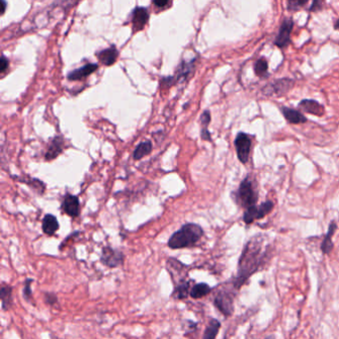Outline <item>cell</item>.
Returning a JSON list of instances; mask_svg holds the SVG:
<instances>
[{
	"instance_id": "obj_1",
	"label": "cell",
	"mask_w": 339,
	"mask_h": 339,
	"mask_svg": "<svg viewBox=\"0 0 339 339\" xmlns=\"http://www.w3.org/2000/svg\"><path fill=\"white\" fill-rule=\"evenodd\" d=\"M266 254L267 250H263L262 236H256L246 244L238 262V272L234 282V287L237 290L259 270Z\"/></svg>"
},
{
	"instance_id": "obj_2",
	"label": "cell",
	"mask_w": 339,
	"mask_h": 339,
	"mask_svg": "<svg viewBox=\"0 0 339 339\" xmlns=\"http://www.w3.org/2000/svg\"><path fill=\"white\" fill-rule=\"evenodd\" d=\"M204 235L202 227L195 223H187L174 232L168 240V248L172 250L185 249L197 244Z\"/></svg>"
},
{
	"instance_id": "obj_3",
	"label": "cell",
	"mask_w": 339,
	"mask_h": 339,
	"mask_svg": "<svg viewBox=\"0 0 339 339\" xmlns=\"http://www.w3.org/2000/svg\"><path fill=\"white\" fill-rule=\"evenodd\" d=\"M258 199L259 193L256 190L251 177L248 176L241 182L239 186L237 191V201L247 210L251 207L256 206Z\"/></svg>"
},
{
	"instance_id": "obj_4",
	"label": "cell",
	"mask_w": 339,
	"mask_h": 339,
	"mask_svg": "<svg viewBox=\"0 0 339 339\" xmlns=\"http://www.w3.org/2000/svg\"><path fill=\"white\" fill-rule=\"evenodd\" d=\"M294 85L292 79H277L263 87L262 92L268 97H281L287 93Z\"/></svg>"
},
{
	"instance_id": "obj_5",
	"label": "cell",
	"mask_w": 339,
	"mask_h": 339,
	"mask_svg": "<svg viewBox=\"0 0 339 339\" xmlns=\"http://www.w3.org/2000/svg\"><path fill=\"white\" fill-rule=\"evenodd\" d=\"M237 156L242 163H247L249 161L251 147H252V139L251 137L245 133H239L234 141Z\"/></svg>"
},
{
	"instance_id": "obj_6",
	"label": "cell",
	"mask_w": 339,
	"mask_h": 339,
	"mask_svg": "<svg viewBox=\"0 0 339 339\" xmlns=\"http://www.w3.org/2000/svg\"><path fill=\"white\" fill-rule=\"evenodd\" d=\"M274 209V203L272 201H267L261 204L259 207L254 206L247 209L244 213L243 220L246 224H252L256 220H260L267 216Z\"/></svg>"
},
{
	"instance_id": "obj_7",
	"label": "cell",
	"mask_w": 339,
	"mask_h": 339,
	"mask_svg": "<svg viewBox=\"0 0 339 339\" xmlns=\"http://www.w3.org/2000/svg\"><path fill=\"white\" fill-rule=\"evenodd\" d=\"M214 305L225 316H231L234 312V295L229 291L222 290L216 294Z\"/></svg>"
},
{
	"instance_id": "obj_8",
	"label": "cell",
	"mask_w": 339,
	"mask_h": 339,
	"mask_svg": "<svg viewBox=\"0 0 339 339\" xmlns=\"http://www.w3.org/2000/svg\"><path fill=\"white\" fill-rule=\"evenodd\" d=\"M101 262L108 268L115 269L122 266L124 261V255L122 251L112 249L111 247H104L101 254Z\"/></svg>"
},
{
	"instance_id": "obj_9",
	"label": "cell",
	"mask_w": 339,
	"mask_h": 339,
	"mask_svg": "<svg viewBox=\"0 0 339 339\" xmlns=\"http://www.w3.org/2000/svg\"><path fill=\"white\" fill-rule=\"evenodd\" d=\"M293 29V21L287 18L281 22L277 36L276 37L275 44L279 48H285L291 43V34Z\"/></svg>"
},
{
	"instance_id": "obj_10",
	"label": "cell",
	"mask_w": 339,
	"mask_h": 339,
	"mask_svg": "<svg viewBox=\"0 0 339 339\" xmlns=\"http://www.w3.org/2000/svg\"><path fill=\"white\" fill-rule=\"evenodd\" d=\"M62 210L68 216L72 218H77L80 215L79 198L72 194H66L62 203Z\"/></svg>"
},
{
	"instance_id": "obj_11",
	"label": "cell",
	"mask_w": 339,
	"mask_h": 339,
	"mask_svg": "<svg viewBox=\"0 0 339 339\" xmlns=\"http://www.w3.org/2000/svg\"><path fill=\"white\" fill-rule=\"evenodd\" d=\"M149 19V13L145 7L138 6L134 9L131 15V22L135 32L142 30Z\"/></svg>"
},
{
	"instance_id": "obj_12",
	"label": "cell",
	"mask_w": 339,
	"mask_h": 339,
	"mask_svg": "<svg viewBox=\"0 0 339 339\" xmlns=\"http://www.w3.org/2000/svg\"><path fill=\"white\" fill-rule=\"evenodd\" d=\"M98 68H99L98 64L89 63V64H86L85 66H83V67H81L79 69L71 71L68 74L67 78L70 81H80V80H83V79L87 78L88 76H90L91 74H92L93 72L97 71Z\"/></svg>"
},
{
	"instance_id": "obj_13",
	"label": "cell",
	"mask_w": 339,
	"mask_h": 339,
	"mask_svg": "<svg viewBox=\"0 0 339 339\" xmlns=\"http://www.w3.org/2000/svg\"><path fill=\"white\" fill-rule=\"evenodd\" d=\"M299 108L308 114L317 117L324 116L325 111L324 107L314 100H303L299 103Z\"/></svg>"
},
{
	"instance_id": "obj_14",
	"label": "cell",
	"mask_w": 339,
	"mask_h": 339,
	"mask_svg": "<svg viewBox=\"0 0 339 339\" xmlns=\"http://www.w3.org/2000/svg\"><path fill=\"white\" fill-rule=\"evenodd\" d=\"M118 56L119 51L115 45H112L105 50H102L98 53V58L100 62L105 66H111L112 64H115V62L118 59Z\"/></svg>"
},
{
	"instance_id": "obj_15",
	"label": "cell",
	"mask_w": 339,
	"mask_h": 339,
	"mask_svg": "<svg viewBox=\"0 0 339 339\" xmlns=\"http://www.w3.org/2000/svg\"><path fill=\"white\" fill-rule=\"evenodd\" d=\"M281 112H282V115H284L285 119L287 120V122L290 123L298 124V123H305L308 122L307 118L303 114H301L300 111H298L296 109L284 107V108H281Z\"/></svg>"
},
{
	"instance_id": "obj_16",
	"label": "cell",
	"mask_w": 339,
	"mask_h": 339,
	"mask_svg": "<svg viewBox=\"0 0 339 339\" xmlns=\"http://www.w3.org/2000/svg\"><path fill=\"white\" fill-rule=\"evenodd\" d=\"M59 222L54 215L47 214L42 221V230L48 236H53L59 230Z\"/></svg>"
},
{
	"instance_id": "obj_17",
	"label": "cell",
	"mask_w": 339,
	"mask_h": 339,
	"mask_svg": "<svg viewBox=\"0 0 339 339\" xmlns=\"http://www.w3.org/2000/svg\"><path fill=\"white\" fill-rule=\"evenodd\" d=\"M63 144H64L63 139L60 137H56L49 144L48 150L45 155L46 160H52L57 157L63 152Z\"/></svg>"
},
{
	"instance_id": "obj_18",
	"label": "cell",
	"mask_w": 339,
	"mask_h": 339,
	"mask_svg": "<svg viewBox=\"0 0 339 339\" xmlns=\"http://www.w3.org/2000/svg\"><path fill=\"white\" fill-rule=\"evenodd\" d=\"M337 229V225L335 222H331L329 224V227H328V231H327V234L325 235L323 243H322V247H320V249H322V252L324 254V255H327L329 254L332 249H333V243H332V237H333V234L335 233Z\"/></svg>"
},
{
	"instance_id": "obj_19",
	"label": "cell",
	"mask_w": 339,
	"mask_h": 339,
	"mask_svg": "<svg viewBox=\"0 0 339 339\" xmlns=\"http://www.w3.org/2000/svg\"><path fill=\"white\" fill-rule=\"evenodd\" d=\"M190 280H181L175 285L173 291V296L177 299H185L190 295Z\"/></svg>"
},
{
	"instance_id": "obj_20",
	"label": "cell",
	"mask_w": 339,
	"mask_h": 339,
	"mask_svg": "<svg viewBox=\"0 0 339 339\" xmlns=\"http://www.w3.org/2000/svg\"><path fill=\"white\" fill-rule=\"evenodd\" d=\"M0 298H1V307L3 310H8L12 306V288L9 285L3 284L0 289Z\"/></svg>"
},
{
	"instance_id": "obj_21",
	"label": "cell",
	"mask_w": 339,
	"mask_h": 339,
	"mask_svg": "<svg viewBox=\"0 0 339 339\" xmlns=\"http://www.w3.org/2000/svg\"><path fill=\"white\" fill-rule=\"evenodd\" d=\"M211 122V115L209 110H205L200 117L201 123V138L203 140L211 141V134L208 130V125Z\"/></svg>"
},
{
	"instance_id": "obj_22",
	"label": "cell",
	"mask_w": 339,
	"mask_h": 339,
	"mask_svg": "<svg viewBox=\"0 0 339 339\" xmlns=\"http://www.w3.org/2000/svg\"><path fill=\"white\" fill-rule=\"evenodd\" d=\"M211 293V287L205 282H200V284L195 285L190 291V296L194 299H199Z\"/></svg>"
},
{
	"instance_id": "obj_23",
	"label": "cell",
	"mask_w": 339,
	"mask_h": 339,
	"mask_svg": "<svg viewBox=\"0 0 339 339\" xmlns=\"http://www.w3.org/2000/svg\"><path fill=\"white\" fill-rule=\"evenodd\" d=\"M220 327H221V324L219 323V320L212 318L209 322L208 325L206 326L203 339H216Z\"/></svg>"
},
{
	"instance_id": "obj_24",
	"label": "cell",
	"mask_w": 339,
	"mask_h": 339,
	"mask_svg": "<svg viewBox=\"0 0 339 339\" xmlns=\"http://www.w3.org/2000/svg\"><path fill=\"white\" fill-rule=\"evenodd\" d=\"M152 150H153V143L152 142L148 141V140L142 141L136 147L135 153H134V158L136 160H139L142 157L146 156L147 154L152 153Z\"/></svg>"
},
{
	"instance_id": "obj_25",
	"label": "cell",
	"mask_w": 339,
	"mask_h": 339,
	"mask_svg": "<svg viewBox=\"0 0 339 339\" xmlns=\"http://www.w3.org/2000/svg\"><path fill=\"white\" fill-rule=\"evenodd\" d=\"M269 64L268 61L265 58H260L256 61L254 65V71L255 74L260 78H266L269 76Z\"/></svg>"
},
{
	"instance_id": "obj_26",
	"label": "cell",
	"mask_w": 339,
	"mask_h": 339,
	"mask_svg": "<svg viewBox=\"0 0 339 339\" xmlns=\"http://www.w3.org/2000/svg\"><path fill=\"white\" fill-rule=\"evenodd\" d=\"M193 62L194 61H190V62H188V63H181V65L179 66L178 70H177V79L181 78V77H186L188 74H189L192 70V67H193Z\"/></svg>"
},
{
	"instance_id": "obj_27",
	"label": "cell",
	"mask_w": 339,
	"mask_h": 339,
	"mask_svg": "<svg viewBox=\"0 0 339 339\" xmlns=\"http://www.w3.org/2000/svg\"><path fill=\"white\" fill-rule=\"evenodd\" d=\"M308 4V0H291L288 1V8L291 11H297Z\"/></svg>"
},
{
	"instance_id": "obj_28",
	"label": "cell",
	"mask_w": 339,
	"mask_h": 339,
	"mask_svg": "<svg viewBox=\"0 0 339 339\" xmlns=\"http://www.w3.org/2000/svg\"><path fill=\"white\" fill-rule=\"evenodd\" d=\"M32 282H33V279L32 278H27L25 281H24V288H23V295L25 297L26 300H29L31 298V295H32Z\"/></svg>"
},
{
	"instance_id": "obj_29",
	"label": "cell",
	"mask_w": 339,
	"mask_h": 339,
	"mask_svg": "<svg viewBox=\"0 0 339 339\" xmlns=\"http://www.w3.org/2000/svg\"><path fill=\"white\" fill-rule=\"evenodd\" d=\"M45 300L49 306H54L58 301V298L55 293H45Z\"/></svg>"
},
{
	"instance_id": "obj_30",
	"label": "cell",
	"mask_w": 339,
	"mask_h": 339,
	"mask_svg": "<svg viewBox=\"0 0 339 339\" xmlns=\"http://www.w3.org/2000/svg\"><path fill=\"white\" fill-rule=\"evenodd\" d=\"M8 66H9L8 59L5 57L4 55H2L1 56V61H0V72L4 73L6 71V69L8 68Z\"/></svg>"
},
{
	"instance_id": "obj_31",
	"label": "cell",
	"mask_w": 339,
	"mask_h": 339,
	"mask_svg": "<svg viewBox=\"0 0 339 339\" xmlns=\"http://www.w3.org/2000/svg\"><path fill=\"white\" fill-rule=\"evenodd\" d=\"M323 6V3L320 2V1H313L310 8H309V11H315L317 9H320Z\"/></svg>"
},
{
	"instance_id": "obj_32",
	"label": "cell",
	"mask_w": 339,
	"mask_h": 339,
	"mask_svg": "<svg viewBox=\"0 0 339 339\" xmlns=\"http://www.w3.org/2000/svg\"><path fill=\"white\" fill-rule=\"evenodd\" d=\"M169 4H171V2H169V1H154V5H155L157 8H162V7L167 6Z\"/></svg>"
},
{
	"instance_id": "obj_33",
	"label": "cell",
	"mask_w": 339,
	"mask_h": 339,
	"mask_svg": "<svg viewBox=\"0 0 339 339\" xmlns=\"http://www.w3.org/2000/svg\"><path fill=\"white\" fill-rule=\"evenodd\" d=\"M1 14H3L5 12V9H6V2L4 1V0H2L1 1Z\"/></svg>"
},
{
	"instance_id": "obj_34",
	"label": "cell",
	"mask_w": 339,
	"mask_h": 339,
	"mask_svg": "<svg viewBox=\"0 0 339 339\" xmlns=\"http://www.w3.org/2000/svg\"><path fill=\"white\" fill-rule=\"evenodd\" d=\"M334 28L336 29V30H339V19L335 22V24H334Z\"/></svg>"
},
{
	"instance_id": "obj_35",
	"label": "cell",
	"mask_w": 339,
	"mask_h": 339,
	"mask_svg": "<svg viewBox=\"0 0 339 339\" xmlns=\"http://www.w3.org/2000/svg\"><path fill=\"white\" fill-rule=\"evenodd\" d=\"M265 339H276L274 336H268V337H266Z\"/></svg>"
}]
</instances>
